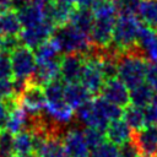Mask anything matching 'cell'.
Segmentation results:
<instances>
[{
    "label": "cell",
    "instance_id": "1",
    "mask_svg": "<svg viewBox=\"0 0 157 157\" xmlns=\"http://www.w3.org/2000/svg\"><path fill=\"white\" fill-rule=\"evenodd\" d=\"M50 39L56 44L61 54H81L87 55L92 49L90 36L75 28L71 23L55 27Z\"/></svg>",
    "mask_w": 157,
    "mask_h": 157
},
{
    "label": "cell",
    "instance_id": "2",
    "mask_svg": "<svg viewBox=\"0 0 157 157\" xmlns=\"http://www.w3.org/2000/svg\"><path fill=\"white\" fill-rule=\"evenodd\" d=\"M147 60L137 52L136 47L123 52L118 58V77L128 88L144 83Z\"/></svg>",
    "mask_w": 157,
    "mask_h": 157
},
{
    "label": "cell",
    "instance_id": "3",
    "mask_svg": "<svg viewBox=\"0 0 157 157\" xmlns=\"http://www.w3.org/2000/svg\"><path fill=\"white\" fill-rule=\"evenodd\" d=\"M140 28V20L135 15H124L117 17L113 29L112 44L121 53L131 49L136 44Z\"/></svg>",
    "mask_w": 157,
    "mask_h": 157
},
{
    "label": "cell",
    "instance_id": "4",
    "mask_svg": "<svg viewBox=\"0 0 157 157\" xmlns=\"http://www.w3.org/2000/svg\"><path fill=\"white\" fill-rule=\"evenodd\" d=\"M10 60L13 80L29 81L37 65L34 52L31 48L20 44L10 52Z\"/></svg>",
    "mask_w": 157,
    "mask_h": 157
},
{
    "label": "cell",
    "instance_id": "5",
    "mask_svg": "<svg viewBox=\"0 0 157 157\" xmlns=\"http://www.w3.org/2000/svg\"><path fill=\"white\" fill-rule=\"evenodd\" d=\"M121 117L123 109L120 107L113 104L102 96H97L92 99V119L88 128H94L105 132L109 123Z\"/></svg>",
    "mask_w": 157,
    "mask_h": 157
},
{
    "label": "cell",
    "instance_id": "6",
    "mask_svg": "<svg viewBox=\"0 0 157 157\" xmlns=\"http://www.w3.org/2000/svg\"><path fill=\"white\" fill-rule=\"evenodd\" d=\"M80 82L92 96L101 93V91L105 83L103 74L101 71L99 59H98L93 47H92L91 52L85 56V66H83V71H82Z\"/></svg>",
    "mask_w": 157,
    "mask_h": 157
},
{
    "label": "cell",
    "instance_id": "7",
    "mask_svg": "<svg viewBox=\"0 0 157 157\" xmlns=\"http://www.w3.org/2000/svg\"><path fill=\"white\" fill-rule=\"evenodd\" d=\"M16 102L21 104L31 117H38L45 109L47 99L43 91V86L36 85L31 81L26 85L22 92L17 96Z\"/></svg>",
    "mask_w": 157,
    "mask_h": 157
},
{
    "label": "cell",
    "instance_id": "8",
    "mask_svg": "<svg viewBox=\"0 0 157 157\" xmlns=\"http://www.w3.org/2000/svg\"><path fill=\"white\" fill-rule=\"evenodd\" d=\"M115 21H117V16L94 17V22L90 33V40L93 48L104 49L112 43Z\"/></svg>",
    "mask_w": 157,
    "mask_h": 157
},
{
    "label": "cell",
    "instance_id": "9",
    "mask_svg": "<svg viewBox=\"0 0 157 157\" xmlns=\"http://www.w3.org/2000/svg\"><path fill=\"white\" fill-rule=\"evenodd\" d=\"M54 29L55 26L50 21L44 20L39 25L22 28L18 34V39L22 43V45H26L31 49H36L39 44L50 39Z\"/></svg>",
    "mask_w": 157,
    "mask_h": 157
},
{
    "label": "cell",
    "instance_id": "10",
    "mask_svg": "<svg viewBox=\"0 0 157 157\" xmlns=\"http://www.w3.org/2000/svg\"><path fill=\"white\" fill-rule=\"evenodd\" d=\"M131 141L137 147L140 156L157 157V125L132 131Z\"/></svg>",
    "mask_w": 157,
    "mask_h": 157
},
{
    "label": "cell",
    "instance_id": "11",
    "mask_svg": "<svg viewBox=\"0 0 157 157\" xmlns=\"http://www.w3.org/2000/svg\"><path fill=\"white\" fill-rule=\"evenodd\" d=\"M63 146L67 157H90V147L82 129L72 128L63 135Z\"/></svg>",
    "mask_w": 157,
    "mask_h": 157
},
{
    "label": "cell",
    "instance_id": "12",
    "mask_svg": "<svg viewBox=\"0 0 157 157\" xmlns=\"http://www.w3.org/2000/svg\"><path fill=\"white\" fill-rule=\"evenodd\" d=\"M85 66V55L66 54L60 60V77L65 83L80 82Z\"/></svg>",
    "mask_w": 157,
    "mask_h": 157
},
{
    "label": "cell",
    "instance_id": "13",
    "mask_svg": "<svg viewBox=\"0 0 157 157\" xmlns=\"http://www.w3.org/2000/svg\"><path fill=\"white\" fill-rule=\"evenodd\" d=\"M135 47L147 61L157 60V32L151 27L141 25Z\"/></svg>",
    "mask_w": 157,
    "mask_h": 157
},
{
    "label": "cell",
    "instance_id": "14",
    "mask_svg": "<svg viewBox=\"0 0 157 157\" xmlns=\"http://www.w3.org/2000/svg\"><path fill=\"white\" fill-rule=\"evenodd\" d=\"M31 121L32 117L15 99L12 102V107L9 108V115L5 124V129L12 135H16L23 130H28L31 126Z\"/></svg>",
    "mask_w": 157,
    "mask_h": 157
},
{
    "label": "cell",
    "instance_id": "15",
    "mask_svg": "<svg viewBox=\"0 0 157 157\" xmlns=\"http://www.w3.org/2000/svg\"><path fill=\"white\" fill-rule=\"evenodd\" d=\"M101 94L107 101L112 102L113 104L120 108H125L126 105H129V102H130L128 87L124 85V82H121L118 78L105 81L101 91Z\"/></svg>",
    "mask_w": 157,
    "mask_h": 157
},
{
    "label": "cell",
    "instance_id": "16",
    "mask_svg": "<svg viewBox=\"0 0 157 157\" xmlns=\"http://www.w3.org/2000/svg\"><path fill=\"white\" fill-rule=\"evenodd\" d=\"M44 6L45 5H40V4L31 0L28 4H26L25 6H22L18 10H16L22 28L32 27V26H36V25H39L40 22H43L45 20Z\"/></svg>",
    "mask_w": 157,
    "mask_h": 157
},
{
    "label": "cell",
    "instance_id": "17",
    "mask_svg": "<svg viewBox=\"0 0 157 157\" xmlns=\"http://www.w3.org/2000/svg\"><path fill=\"white\" fill-rule=\"evenodd\" d=\"M60 60L37 63L34 72L29 81L36 85L44 86L48 82L59 78L60 77Z\"/></svg>",
    "mask_w": 157,
    "mask_h": 157
},
{
    "label": "cell",
    "instance_id": "18",
    "mask_svg": "<svg viewBox=\"0 0 157 157\" xmlns=\"http://www.w3.org/2000/svg\"><path fill=\"white\" fill-rule=\"evenodd\" d=\"M45 114L58 125L63 126L69 123H71L75 118V112L74 109L65 102V101H59L54 103H47L45 104Z\"/></svg>",
    "mask_w": 157,
    "mask_h": 157
},
{
    "label": "cell",
    "instance_id": "19",
    "mask_svg": "<svg viewBox=\"0 0 157 157\" xmlns=\"http://www.w3.org/2000/svg\"><path fill=\"white\" fill-rule=\"evenodd\" d=\"M92 99V94L83 87L81 82H72L65 85L64 101L72 108L76 109L83 103Z\"/></svg>",
    "mask_w": 157,
    "mask_h": 157
},
{
    "label": "cell",
    "instance_id": "20",
    "mask_svg": "<svg viewBox=\"0 0 157 157\" xmlns=\"http://www.w3.org/2000/svg\"><path fill=\"white\" fill-rule=\"evenodd\" d=\"M132 136V130L128 126V124L123 119H117L109 123L105 130V139L115 144L117 146H121L125 142H129Z\"/></svg>",
    "mask_w": 157,
    "mask_h": 157
},
{
    "label": "cell",
    "instance_id": "21",
    "mask_svg": "<svg viewBox=\"0 0 157 157\" xmlns=\"http://www.w3.org/2000/svg\"><path fill=\"white\" fill-rule=\"evenodd\" d=\"M22 29L17 12L13 9H6L0 12V37H18Z\"/></svg>",
    "mask_w": 157,
    "mask_h": 157
},
{
    "label": "cell",
    "instance_id": "22",
    "mask_svg": "<svg viewBox=\"0 0 157 157\" xmlns=\"http://www.w3.org/2000/svg\"><path fill=\"white\" fill-rule=\"evenodd\" d=\"M36 152L34 135L31 130H23L13 136V153L20 157H26Z\"/></svg>",
    "mask_w": 157,
    "mask_h": 157
},
{
    "label": "cell",
    "instance_id": "23",
    "mask_svg": "<svg viewBox=\"0 0 157 157\" xmlns=\"http://www.w3.org/2000/svg\"><path fill=\"white\" fill-rule=\"evenodd\" d=\"M94 22V16L92 10L90 9H81V7H75L69 23H71L75 28H77L78 31L86 33L90 36L92 26Z\"/></svg>",
    "mask_w": 157,
    "mask_h": 157
},
{
    "label": "cell",
    "instance_id": "24",
    "mask_svg": "<svg viewBox=\"0 0 157 157\" xmlns=\"http://www.w3.org/2000/svg\"><path fill=\"white\" fill-rule=\"evenodd\" d=\"M36 153L40 157H67L63 141L59 137H48L43 140L37 146Z\"/></svg>",
    "mask_w": 157,
    "mask_h": 157
},
{
    "label": "cell",
    "instance_id": "25",
    "mask_svg": "<svg viewBox=\"0 0 157 157\" xmlns=\"http://www.w3.org/2000/svg\"><path fill=\"white\" fill-rule=\"evenodd\" d=\"M136 13L145 26L157 28V0H141Z\"/></svg>",
    "mask_w": 157,
    "mask_h": 157
},
{
    "label": "cell",
    "instance_id": "26",
    "mask_svg": "<svg viewBox=\"0 0 157 157\" xmlns=\"http://www.w3.org/2000/svg\"><path fill=\"white\" fill-rule=\"evenodd\" d=\"M152 96L153 88L147 83H141L129 91L131 104L139 108H145L146 105H148L150 102H152Z\"/></svg>",
    "mask_w": 157,
    "mask_h": 157
},
{
    "label": "cell",
    "instance_id": "27",
    "mask_svg": "<svg viewBox=\"0 0 157 157\" xmlns=\"http://www.w3.org/2000/svg\"><path fill=\"white\" fill-rule=\"evenodd\" d=\"M60 50L58 49L56 44L52 40L48 39L39 44L34 49V55L37 63H45V61H54V60H60Z\"/></svg>",
    "mask_w": 157,
    "mask_h": 157
},
{
    "label": "cell",
    "instance_id": "28",
    "mask_svg": "<svg viewBox=\"0 0 157 157\" xmlns=\"http://www.w3.org/2000/svg\"><path fill=\"white\" fill-rule=\"evenodd\" d=\"M123 120L128 124V126L132 130H140L145 128V118H144V109L135 107V105H126L123 110Z\"/></svg>",
    "mask_w": 157,
    "mask_h": 157
},
{
    "label": "cell",
    "instance_id": "29",
    "mask_svg": "<svg viewBox=\"0 0 157 157\" xmlns=\"http://www.w3.org/2000/svg\"><path fill=\"white\" fill-rule=\"evenodd\" d=\"M43 91L45 94L47 103H54L59 101H64V91L65 83L63 80L56 78L43 86Z\"/></svg>",
    "mask_w": 157,
    "mask_h": 157
},
{
    "label": "cell",
    "instance_id": "30",
    "mask_svg": "<svg viewBox=\"0 0 157 157\" xmlns=\"http://www.w3.org/2000/svg\"><path fill=\"white\" fill-rule=\"evenodd\" d=\"M119 147L110 142V141H104L96 148L90 151V157H118Z\"/></svg>",
    "mask_w": 157,
    "mask_h": 157
},
{
    "label": "cell",
    "instance_id": "31",
    "mask_svg": "<svg viewBox=\"0 0 157 157\" xmlns=\"http://www.w3.org/2000/svg\"><path fill=\"white\" fill-rule=\"evenodd\" d=\"M17 97L15 81L13 78L0 80V101L4 102H13Z\"/></svg>",
    "mask_w": 157,
    "mask_h": 157
},
{
    "label": "cell",
    "instance_id": "32",
    "mask_svg": "<svg viewBox=\"0 0 157 157\" xmlns=\"http://www.w3.org/2000/svg\"><path fill=\"white\" fill-rule=\"evenodd\" d=\"M83 134H85V139H86V142L90 147V151L96 148L97 146H99L102 142L105 141V132L98 130V129H94V128H86L83 130Z\"/></svg>",
    "mask_w": 157,
    "mask_h": 157
},
{
    "label": "cell",
    "instance_id": "33",
    "mask_svg": "<svg viewBox=\"0 0 157 157\" xmlns=\"http://www.w3.org/2000/svg\"><path fill=\"white\" fill-rule=\"evenodd\" d=\"M117 12L120 16L124 15H135L137 12L141 0H113Z\"/></svg>",
    "mask_w": 157,
    "mask_h": 157
},
{
    "label": "cell",
    "instance_id": "34",
    "mask_svg": "<svg viewBox=\"0 0 157 157\" xmlns=\"http://www.w3.org/2000/svg\"><path fill=\"white\" fill-rule=\"evenodd\" d=\"M13 136L6 129L0 130V157L13 155Z\"/></svg>",
    "mask_w": 157,
    "mask_h": 157
},
{
    "label": "cell",
    "instance_id": "35",
    "mask_svg": "<svg viewBox=\"0 0 157 157\" xmlns=\"http://www.w3.org/2000/svg\"><path fill=\"white\" fill-rule=\"evenodd\" d=\"M75 118L81 125H85L86 128L90 126V123H91V119H92V99L83 103L78 108H76Z\"/></svg>",
    "mask_w": 157,
    "mask_h": 157
},
{
    "label": "cell",
    "instance_id": "36",
    "mask_svg": "<svg viewBox=\"0 0 157 157\" xmlns=\"http://www.w3.org/2000/svg\"><path fill=\"white\" fill-rule=\"evenodd\" d=\"M5 78H13L10 53L0 52V80H5Z\"/></svg>",
    "mask_w": 157,
    "mask_h": 157
},
{
    "label": "cell",
    "instance_id": "37",
    "mask_svg": "<svg viewBox=\"0 0 157 157\" xmlns=\"http://www.w3.org/2000/svg\"><path fill=\"white\" fill-rule=\"evenodd\" d=\"M145 80H146V83L150 85L153 90L157 88V60L147 61Z\"/></svg>",
    "mask_w": 157,
    "mask_h": 157
},
{
    "label": "cell",
    "instance_id": "38",
    "mask_svg": "<svg viewBox=\"0 0 157 157\" xmlns=\"http://www.w3.org/2000/svg\"><path fill=\"white\" fill-rule=\"evenodd\" d=\"M144 109V118H145V126L157 125V107L155 104H148Z\"/></svg>",
    "mask_w": 157,
    "mask_h": 157
},
{
    "label": "cell",
    "instance_id": "39",
    "mask_svg": "<svg viewBox=\"0 0 157 157\" xmlns=\"http://www.w3.org/2000/svg\"><path fill=\"white\" fill-rule=\"evenodd\" d=\"M139 156H140L139 150L131 140L129 142H125L124 145H121L119 147L118 157H139Z\"/></svg>",
    "mask_w": 157,
    "mask_h": 157
},
{
    "label": "cell",
    "instance_id": "40",
    "mask_svg": "<svg viewBox=\"0 0 157 157\" xmlns=\"http://www.w3.org/2000/svg\"><path fill=\"white\" fill-rule=\"evenodd\" d=\"M9 115V105L6 102L0 101V130L5 129V124Z\"/></svg>",
    "mask_w": 157,
    "mask_h": 157
},
{
    "label": "cell",
    "instance_id": "41",
    "mask_svg": "<svg viewBox=\"0 0 157 157\" xmlns=\"http://www.w3.org/2000/svg\"><path fill=\"white\" fill-rule=\"evenodd\" d=\"M98 1H99V0H76V7L92 10L93 6H94Z\"/></svg>",
    "mask_w": 157,
    "mask_h": 157
},
{
    "label": "cell",
    "instance_id": "42",
    "mask_svg": "<svg viewBox=\"0 0 157 157\" xmlns=\"http://www.w3.org/2000/svg\"><path fill=\"white\" fill-rule=\"evenodd\" d=\"M54 1L64 5H69V6H76V0H54Z\"/></svg>",
    "mask_w": 157,
    "mask_h": 157
},
{
    "label": "cell",
    "instance_id": "43",
    "mask_svg": "<svg viewBox=\"0 0 157 157\" xmlns=\"http://www.w3.org/2000/svg\"><path fill=\"white\" fill-rule=\"evenodd\" d=\"M0 5L2 6L4 10L10 9L11 7V0H0Z\"/></svg>",
    "mask_w": 157,
    "mask_h": 157
},
{
    "label": "cell",
    "instance_id": "44",
    "mask_svg": "<svg viewBox=\"0 0 157 157\" xmlns=\"http://www.w3.org/2000/svg\"><path fill=\"white\" fill-rule=\"evenodd\" d=\"M152 104L157 107V88L153 90V96H152Z\"/></svg>",
    "mask_w": 157,
    "mask_h": 157
},
{
    "label": "cell",
    "instance_id": "45",
    "mask_svg": "<svg viewBox=\"0 0 157 157\" xmlns=\"http://www.w3.org/2000/svg\"><path fill=\"white\" fill-rule=\"evenodd\" d=\"M0 52H5L4 50V38L0 37Z\"/></svg>",
    "mask_w": 157,
    "mask_h": 157
},
{
    "label": "cell",
    "instance_id": "46",
    "mask_svg": "<svg viewBox=\"0 0 157 157\" xmlns=\"http://www.w3.org/2000/svg\"><path fill=\"white\" fill-rule=\"evenodd\" d=\"M26 157H40L38 153H36V152H33V153H31V155H28V156H26Z\"/></svg>",
    "mask_w": 157,
    "mask_h": 157
},
{
    "label": "cell",
    "instance_id": "47",
    "mask_svg": "<svg viewBox=\"0 0 157 157\" xmlns=\"http://www.w3.org/2000/svg\"><path fill=\"white\" fill-rule=\"evenodd\" d=\"M7 157H20V156H17V155L13 153V155H10V156H7Z\"/></svg>",
    "mask_w": 157,
    "mask_h": 157
},
{
    "label": "cell",
    "instance_id": "48",
    "mask_svg": "<svg viewBox=\"0 0 157 157\" xmlns=\"http://www.w3.org/2000/svg\"><path fill=\"white\" fill-rule=\"evenodd\" d=\"M2 10H4V9H2V6H1V5H0V12H1V11H2Z\"/></svg>",
    "mask_w": 157,
    "mask_h": 157
},
{
    "label": "cell",
    "instance_id": "49",
    "mask_svg": "<svg viewBox=\"0 0 157 157\" xmlns=\"http://www.w3.org/2000/svg\"><path fill=\"white\" fill-rule=\"evenodd\" d=\"M139 157H145V156H139Z\"/></svg>",
    "mask_w": 157,
    "mask_h": 157
},
{
    "label": "cell",
    "instance_id": "50",
    "mask_svg": "<svg viewBox=\"0 0 157 157\" xmlns=\"http://www.w3.org/2000/svg\"><path fill=\"white\" fill-rule=\"evenodd\" d=\"M156 32H157V28H156Z\"/></svg>",
    "mask_w": 157,
    "mask_h": 157
}]
</instances>
